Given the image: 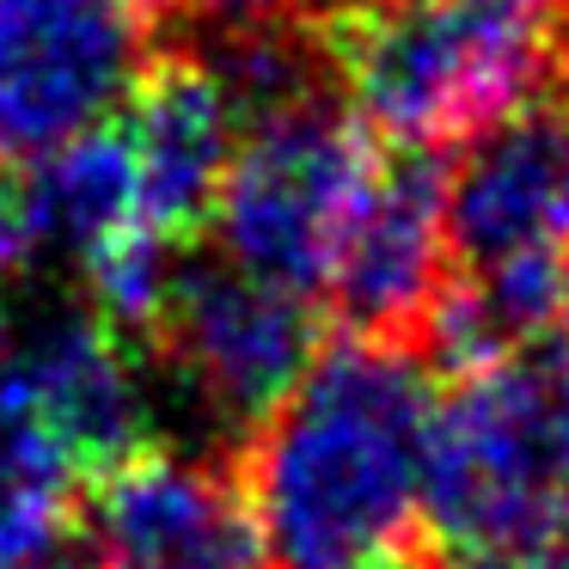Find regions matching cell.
<instances>
[{
	"label": "cell",
	"mask_w": 569,
	"mask_h": 569,
	"mask_svg": "<svg viewBox=\"0 0 569 569\" xmlns=\"http://www.w3.org/2000/svg\"><path fill=\"white\" fill-rule=\"evenodd\" d=\"M19 569H92V563H74V557H62V551H56V545H50V551L26 557V563H19Z\"/></svg>",
	"instance_id": "e0dca14e"
},
{
	"label": "cell",
	"mask_w": 569,
	"mask_h": 569,
	"mask_svg": "<svg viewBox=\"0 0 569 569\" xmlns=\"http://www.w3.org/2000/svg\"><path fill=\"white\" fill-rule=\"evenodd\" d=\"M471 569H569V527L563 532H545V539L520 545V551L490 557V563H471Z\"/></svg>",
	"instance_id": "2e32d148"
},
{
	"label": "cell",
	"mask_w": 569,
	"mask_h": 569,
	"mask_svg": "<svg viewBox=\"0 0 569 569\" xmlns=\"http://www.w3.org/2000/svg\"><path fill=\"white\" fill-rule=\"evenodd\" d=\"M160 0H0V160L104 129L153 62Z\"/></svg>",
	"instance_id": "8992f818"
},
{
	"label": "cell",
	"mask_w": 569,
	"mask_h": 569,
	"mask_svg": "<svg viewBox=\"0 0 569 569\" xmlns=\"http://www.w3.org/2000/svg\"><path fill=\"white\" fill-rule=\"evenodd\" d=\"M148 349L178 373L202 422L221 435H251L319 361L325 325L312 295L251 276L239 263L184 258Z\"/></svg>",
	"instance_id": "5b68a950"
},
{
	"label": "cell",
	"mask_w": 569,
	"mask_h": 569,
	"mask_svg": "<svg viewBox=\"0 0 569 569\" xmlns=\"http://www.w3.org/2000/svg\"><path fill=\"white\" fill-rule=\"evenodd\" d=\"M92 569H270L239 471L184 447H136L87 483Z\"/></svg>",
	"instance_id": "52a82bcc"
},
{
	"label": "cell",
	"mask_w": 569,
	"mask_h": 569,
	"mask_svg": "<svg viewBox=\"0 0 569 569\" xmlns=\"http://www.w3.org/2000/svg\"><path fill=\"white\" fill-rule=\"evenodd\" d=\"M453 239H447V166L429 148H392L337 239L325 295L356 337L417 343L447 295Z\"/></svg>",
	"instance_id": "9c48e42d"
},
{
	"label": "cell",
	"mask_w": 569,
	"mask_h": 569,
	"mask_svg": "<svg viewBox=\"0 0 569 569\" xmlns=\"http://www.w3.org/2000/svg\"><path fill=\"white\" fill-rule=\"evenodd\" d=\"M123 141L141 190V221L184 246L202 233L233 166L239 123L202 56H160L123 104Z\"/></svg>",
	"instance_id": "8fae6325"
},
{
	"label": "cell",
	"mask_w": 569,
	"mask_h": 569,
	"mask_svg": "<svg viewBox=\"0 0 569 569\" xmlns=\"http://www.w3.org/2000/svg\"><path fill=\"white\" fill-rule=\"evenodd\" d=\"M202 19H214L221 31H239V26H270V19H288L295 0H190Z\"/></svg>",
	"instance_id": "9a60e30c"
},
{
	"label": "cell",
	"mask_w": 569,
	"mask_h": 569,
	"mask_svg": "<svg viewBox=\"0 0 569 569\" xmlns=\"http://www.w3.org/2000/svg\"><path fill=\"white\" fill-rule=\"evenodd\" d=\"M325 43L368 136L435 153L569 80V0H349Z\"/></svg>",
	"instance_id": "7a4b0ae2"
},
{
	"label": "cell",
	"mask_w": 569,
	"mask_h": 569,
	"mask_svg": "<svg viewBox=\"0 0 569 569\" xmlns=\"http://www.w3.org/2000/svg\"><path fill=\"white\" fill-rule=\"evenodd\" d=\"M62 496L68 490L0 471V569H19L62 539Z\"/></svg>",
	"instance_id": "4fadbf2b"
},
{
	"label": "cell",
	"mask_w": 569,
	"mask_h": 569,
	"mask_svg": "<svg viewBox=\"0 0 569 569\" xmlns=\"http://www.w3.org/2000/svg\"><path fill=\"white\" fill-rule=\"evenodd\" d=\"M148 349L129 343L117 325H104L92 307L43 312L31 325H13L0 349V386L13 398L19 422L62 459L68 471H92L129 459L148 447L153 398L141 373Z\"/></svg>",
	"instance_id": "ba28073f"
},
{
	"label": "cell",
	"mask_w": 569,
	"mask_h": 569,
	"mask_svg": "<svg viewBox=\"0 0 569 569\" xmlns=\"http://www.w3.org/2000/svg\"><path fill=\"white\" fill-rule=\"evenodd\" d=\"M435 373L417 343L337 337L246 435V502L270 569H405L429 532Z\"/></svg>",
	"instance_id": "6da1fadb"
},
{
	"label": "cell",
	"mask_w": 569,
	"mask_h": 569,
	"mask_svg": "<svg viewBox=\"0 0 569 569\" xmlns=\"http://www.w3.org/2000/svg\"><path fill=\"white\" fill-rule=\"evenodd\" d=\"M373 136L349 104L319 99L246 129L214 197V246L227 263L319 295L337 239L373 178Z\"/></svg>",
	"instance_id": "277c9868"
},
{
	"label": "cell",
	"mask_w": 569,
	"mask_h": 569,
	"mask_svg": "<svg viewBox=\"0 0 569 569\" xmlns=\"http://www.w3.org/2000/svg\"><path fill=\"white\" fill-rule=\"evenodd\" d=\"M19 221H26L31 251H62L74 263H92L104 246L148 227L123 129H92L31 160V172L19 178Z\"/></svg>",
	"instance_id": "7c38bea8"
},
{
	"label": "cell",
	"mask_w": 569,
	"mask_h": 569,
	"mask_svg": "<svg viewBox=\"0 0 569 569\" xmlns=\"http://www.w3.org/2000/svg\"><path fill=\"white\" fill-rule=\"evenodd\" d=\"M447 239L459 270L569 258V104L532 99L478 129L447 166Z\"/></svg>",
	"instance_id": "30bf717a"
},
{
	"label": "cell",
	"mask_w": 569,
	"mask_h": 569,
	"mask_svg": "<svg viewBox=\"0 0 569 569\" xmlns=\"http://www.w3.org/2000/svg\"><path fill=\"white\" fill-rule=\"evenodd\" d=\"M31 258V239H26V221H19V184L0 178V349L13 337V282H19V263Z\"/></svg>",
	"instance_id": "5bb4252c"
},
{
	"label": "cell",
	"mask_w": 569,
	"mask_h": 569,
	"mask_svg": "<svg viewBox=\"0 0 569 569\" xmlns=\"http://www.w3.org/2000/svg\"><path fill=\"white\" fill-rule=\"evenodd\" d=\"M422 520L466 563L569 527V331L459 368L435 405Z\"/></svg>",
	"instance_id": "3957f363"
},
{
	"label": "cell",
	"mask_w": 569,
	"mask_h": 569,
	"mask_svg": "<svg viewBox=\"0 0 569 569\" xmlns=\"http://www.w3.org/2000/svg\"><path fill=\"white\" fill-rule=\"evenodd\" d=\"M405 569H429V563H405Z\"/></svg>",
	"instance_id": "ac0fdd59"
}]
</instances>
